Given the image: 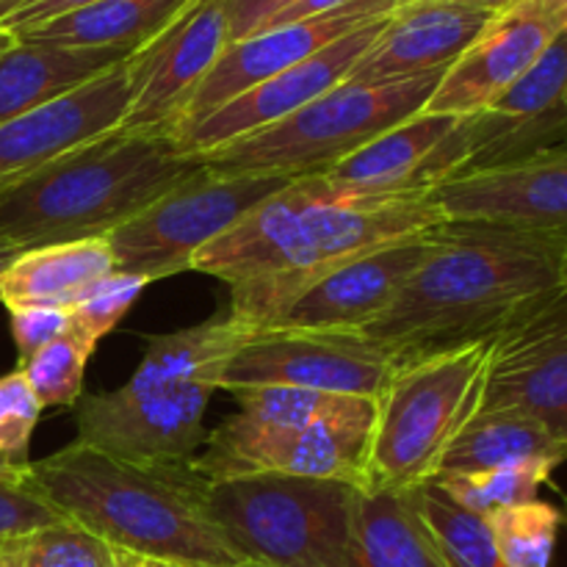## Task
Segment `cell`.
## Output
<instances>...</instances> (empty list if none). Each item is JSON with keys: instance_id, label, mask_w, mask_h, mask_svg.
<instances>
[{"instance_id": "6da1fadb", "label": "cell", "mask_w": 567, "mask_h": 567, "mask_svg": "<svg viewBox=\"0 0 567 567\" xmlns=\"http://www.w3.org/2000/svg\"><path fill=\"white\" fill-rule=\"evenodd\" d=\"M567 288V236L446 219L391 308L363 330L399 363L487 341Z\"/></svg>"}, {"instance_id": "7a4b0ae2", "label": "cell", "mask_w": 567, "mask_h": 567, "mask_svg": "<svg viewBox=\"0 0 567 567\" xmlns=\"http://www.w3.org/2000/svg\"><path fill=\"white\" fill-rule=\"evenodd\" d=\"M31 482L66 520L147 559L236 567L244 559L203 509L192 465L136 463L75 441L31 465Z\"/></svg>"}, {"instance_id": "3957f363", "label": "cell", "mask_w": 567, "mask_h": 567, "mask_svg": "<svg viewBox=\"0 0 567 567\" xmlns=\"http://www.w3.org/2000/svg\"><path fill=\"white\" fill-rule=\"evenodd\" d=\"M203 169L166 133L116 127L14 181L0 183V241L20 252L105 238Z\"/></svg>"}, {"instance_id": "277c9868", "label": "cell", "mask_w": 567, "mask_h": 567, "mask_svg": "<svg viewBox=\"0 0 567 567\" xmlns=\"http://www.w3.org/2000/svg\"><path fill=\"white\" fill-rule=\"evenodd\" d=\"M493 338L396 365L377 399L365 491H413L441 468L443 454L480 410Z\"/></svg>"}, {"instance_id": "5b68a950", "label": "cell", "mask_w": 567, "mask_h": 567, "mask_svg": "<svg viewBox=\"0 0 567 567\" xmlns=\"http://www.w3.org/2000/svg\"><path fill=\"white\" fill-rule=\"evenodd\" d=\"M446 221L435 192L354 197L316 175V199L305 210L280 271L230 288V316L249 330L275 324L321 277L354 258L421 236Z\"/></svg>"}, {"instance_id": "8992f818", "label": "cell", "mask_w": 567, "mask_h": 567, "mask_svg": "<svg viewBox=\"0 0 567 567\" xmlns=\"http://www.w3.org/2000/svg\"><path fill=\"white\" fill-rule=\"evenodd\" d=\"M360 493L338 480L252 474L208 482L203 509L244 563L343 567Z\"/></svg>"}, {"instance_id": "52a82bcc", "label": "cell", "mask_w": 567, "mask_h": 567, "mask_svg": "<svg viewBox=\"0 0 567 567\" xmlns=\"http://www.w3.org/2000/svg\"><path fill=\"white\" fill-rule=\"evenodd\" d=\"M443 72L391 83L343 81L258 133L197 155L216 175H321L371 138L421 114Z\"/></svg>"}, {"instance_id": "ba28073f", "label": "cell", "mask_w": 567, "mask_h": 567, "mask_svg": "<svg viewBox=\"0 0 567 567\" xmlns=\"http://www.w3.org/2000/svg\"><path fill=\"white\" fill-rule=\"evenodd\" d=\"M291 181L277 175H216L203 166L105 236L114 269L147 282L188 271L199 249Z\"/></svg>"}, {"instance_id": "9c48e42d", "label": "cell", "mask_w": 567, "mask_h": 567, "mask_svg": "<svg viewBox=\"0 0 567 567\" xmlns=\"http://www.w3.org/2000/svg\"><path fill=\"white\" fill-rule=\"evenodd\" d=\"M399 360L363 332L255 330L225 363L219 391L286 385L380 399Z\"/></svg>"}, {"instance_id": "30bf717a", "label": "cell", "mask_w": 567, "mask_h": 567, "mask_svg": "<svg viewBox=\"0 0 567 567\" xmlns=\"http://www.w3.org/2000/svg\"><path fill=\"white\" fill-rule=\"evenodd\" d=\"M369 426L310 424L269 426L230 415L208 432L205 446L188 460L194 474L208 482L252 474L338 480L365 491Z\"/></svg>"}, {"instance_id": "8fae6325", "label": "cell", "mask_w": 567, "mask_h": 567, "mask_svg": "<svg viewBox=\"0 0 567 567\" xmlns=\"http://www.w3.org/2000/svg\"><path fill=\"white\" fill-rule=\"evenodd\" d=\"M214 385H169L153 391L116 388L78 402V441L136 463L186 465L205 446V410Z\"/></svg>"}, {"instance_id": "7c38bea8", "label": "cell", "mask_w": 567, "mask_h": 567, "mask_svg": "<svg viewBox=\"0 0 567 567\" xmlns=\"http://www.w3.org/2000/svg\"><path fill=\"white\" fill-rule=\"evenodd\" d=\"M476 413L524 415L567 446V288L493 338Z\"/></svg>"}, {"instance_id": "4fadbf2b", "label": "cell", "mask_w": 567, "mask_h": 567, "mask_svg": "<svg viewBox=\"0 0 567 567\" xmlns=\"http://www.w3.org/2000/svg\"><path fill=\"white\" fill-rule=\"evenodd\" d=\"M567 144V31L491 109L463 116V158L454 177L518 164Z\"/></svg>"}, {"instance_id": "5bb4252c", "label": "cell", "mask_w": 567, "mask_h": 567, "mask_svg": "<svg viewBox=\"0 0 567 567\" xmlns=\"http://www.w3.org/2000/svg\"><path fill=\"white\" fill-rule=\"evenodd\" d=\"M227 44L225 0H192L153 42L125 61L131 103L120 131H169L181 105Z\"/></svg>"}, {"instance_id": "9a60e30c", "label": "cell", "mask_w": 567, "mask_h": 567, "mask_svg": "<svg viewBox=\"0 0 567 567\" xmlns=\"http://www.w3.org/2000/svg\"><path fill=\"white\" fill-rule=\"evenodd\" d=\"M388 17L391 14L377 17L369 25L336 39L332 44L321 48L319 53L308 55L299 64L277 72L269 81L247 89L244 94L233 97L230 103L210 111L203 120L177 127L169 136L175 138V144L186 155H205L225 147V144L238 142V138L249 136V133H258L264 127L275 125V122L286 120L293 111L313 103L316 97H321L330 89H336L338 83L347 81L354 64L363 59L371 42L380 37Z\"/></svg>"}, {"instance_id": "2e32d148", "label": "cell", "mask_w": 567, "mask_h": 567, "mask_svg": "<svg viewBox=\"0 0 567 567\" xmlns=\"http://www.w3.org/2000/svg\"><path fill=\"white\" fill-rule=\"evenodd\" d=\"M131 81L125 61L61 97L48 100L0 125V183L109 136L125 120Z\"/></svg>"}, {"instance_id": "e0dca14e", "label": "cell", "mask_w": 567, "mask_h": 567, "mask_svg": "<svg viewBox=\"0 0 567 567\" xmlns=\"http://www.w3.org/2000/svg\"><path fill=\"white\" fill-rule=\"evenodd\" d=\"M559 33L563 28L546 20L540 11L524 0H513L507 9L493 14L485 31L443 72L424 111L474 116L491 109L520 75H526Z\"/></svg>"}, {"instance_id": "ac0fdd59", "label": "cell", "mask_w": 567, "mask_h": 567, "mask_svg": "<svg viewBox=\"0 0 567 567\" xmlns=\"http://www.w3.org/2000/svg\"><path fill=\"white\" fill-rule=\"evenodd\" d=\"M446 219L567 236V144L518 164L452 177L435 188Z\"/></svg>"}, {"instance_id": "d6986e66", "label": "cell", "mask_w": 567, "mask_h": 567, "mask_svg": "<svg viewBox=\"0 0 567 567\" xmlns=\"http://www.w3.org/2000/svg\"><path fill=\"white\" fill-rule=\"evenodd\" d=\"M430 252V230L388 244L321 277L266 330L363 332L374 324Z\"/></svg>"}, {"instance_id": "ffe728a7", "label": "cell", "mask_w": 567, "mask_h": 567, "mask_svg": "<svg viewBox=\"0 0 567 567\" xmlns=\"http://www.w3.org/2000/svg\"><path fill=\"white\" fill-rule=\"evenodd\" d=\"M377 17L385 14H360V11H349V14H327L313 17V20L288 22V25L264 28V31L252 33V37L233 42L221 50L216 64L210 66L208 75L197 83L186 103L177 111L175 122L166 131H172L192 122L203 120L210 111L219 105L230 103L233 97L244 94L247 89L258 86V83L269 81L277 72L288 70V66L299 64L308 55L319 53L321 48L332 44L336 39L347 37V33L358 31V28L369 25Z\"/></svg>"}, {"instance_id": "44dd1931", "label": "cell", "mask_w": 567, "mask_h": 567, "mask_svg": "<svg viewBox=\"0 0 567 567\" xmlns=\"http://www.w3.org/2000/svg\"><path fill=\"white\" fill-rule=\"evenodd\" d=\"M496 11L452 3V0H419L391 11L380 37L354 64L347 81L391 83L404 78L446 72L471 42L485 31Z\"/></svg>"}, {"instance_id": "7402d4cb", "label": "cell", "mask_w": 567, "mask_h": 567, "mask_svg": "<svg viewBox=\"0 0 567 567\" xmlns=\"http://www.w3.org/2000/svg\"><path fill=\"white\" fill-rule=\"evenodd\" d=\"M313 199L316 175L293 177L286 188L255 205L236 225L199 249L192 269L216 277L230 288L275 275Z\"/></svg>"}, {"instance_id": "603a6c76", "label": "cell", "mask_w": 567, "mask_h": 567, "mask_svg": "<svg viewBox=\"0 0 567 567\" xmlns=\"http://www.w3.org/2000/svg\"><path fill=\"white\" fill-rule=\"evenodd\" d=\"M457 120L460 116L421 111L332 164L321 177L330 188L354 197L435 192L430 172L432 153Z\"/></svg>"}, {"instance_id": "cb8c5ba5", "label": "cell", "mask_w": 567, "mask_h": 567, "mask_svg": "<svg viewBox=\"0 0 567 567\" xmlns=\"http://www.w3.org/2000/svg\"><path fill=\"white\" fill-rule=\"evenodd\" d=\"M343 567H452L413 491H363Z\"/></svg>"}, {"instance_id": "d4e9b609", "label": "cell", "mask_w": 567, "mask_h": 567, "mask_svg": "<svg viewBox=\"0 0 567 567\" xmlns=\"http://www.w3.org/2000/svg\"><path fill=\"white\" fill-rule=\"evenodd\" d=\"M127 59L131 53L125 50L64 48L17 39L6 53H0V125L72 92Z\"/></svg>"}, {"instance_id": "484cf974", "label": "cell", "mask_w": 567, "mask_h": 567, "mask_svg": "<svg viewBox=\"0 0 567 567\" xmlns=\"http://www.w3.org/2000/svg\"><path fill=\"white\" fill-rule=\"evenodd\" d=\"M114 255L105 238L25 249L0 277L6 308H72L94 282L114 275Z\"/></svg>"}, {"instance_id": "4316f807", "label": "cell", "mask_w": 567, "mask_h": 567, "mask_svg": "<svg viewBox=\"0 0 567 567\" xmlns=\"http://www.w3.org/2000/svg\"><path fill=\"white\" fill-rule=\"evenodd\" d=\"M255 330L244 327L227 313L210 316L203 324L186 327L164 336H150L142 363L122 388L127 391H153L169 385H214L219 391V377L227 360L238 352Z\"/></svg>"}, {"instance_id": "83f0119b", "label": "cell", "mask_w": 567, "mask_h": 567, "mask_svg": "<svg viewBox=\"0 0 567 567\" xmlns=\"http://www.w3.org/2000/svg\"><path fill=\"white\" fill-rule=\"evenodd\" d=\"M188 3L192 0H97L14 33V39L136 53L153 42Z\"/></svg>"}, {"instance_id": "f1b7e54d", "label": "cell", "mask_w": 567, "mask_h": 567, "mask_svg": "<svg viewBox=\"0 0 567 567\" xmlns=\"http://www.w3.org/2000/svg\"><path fill=\"white\" fill-rule=\"evenodd\" d=\"M520 463H554L559 468L567 463V446L524 415L476 413L443 454L437 474H468Z\"/></svg>"}, {"instance_id": "f546056e", "label": "cell", "mask_w": 567, "mask_h": 567, "mask_svg": "<svg viewBox=\"0 0 567 567\" xmlns=\"http://www.w3.org/2000/svg\"><path fill=\"white\" fill-rule=\"evenodd\" d=\"M238 404V415L255 424L269 426H310L343 424L374 430L377 402L360 396L305 391V388L258 385L230 391Z\"/></svg>"}, {"instance_id": "4dcf8cb0", "label": "cell", "mask_w": 567, "mask_h": 567, "mask_svg": "<svg viewBox=\"0 0 567 567\" xmlns=\"http://www.w3.org/2000/svg\"><path fill=\"white\" fill-rule=\"evenodd\" d=\"M554 471H557L554 463H520L487 471H468V474H437L430 482H435L463 509L487 518L496 509L535 502Z\"/></svg>"}, {"instance_id": "1f68e13d", "label": "cell", "mask_w": 567, "mask_h": 567, "mask_svg": "<svg viewBox=\"0 0 567 567\" xmlns=\"http://www.w3.org/2000/svg\"><path fill=\"white\" fill-rule=\"evenodd\" d=\"M415 498L452 567H507L498 557L491 526L482 515L468 513L446 496L435 482L415 487Z\"/></svg>"}, {"instance_id": "d6a6232c", "label": "cell", "mask_w": 567, "mask_h": 567, "mask_svg": "<svg viewBox=\"0 0 567 567\" xmlns=\"http://www.w3.org/2000/svg\"><path fill=\"white\" fill-rule=\"evenodd\" d=\"M493 543L507 567H551L563 513L554 504L524 502L487 515Z\"/></svg>"}, {"instance_id": "836d02e7", "label": "cell", "mask_w": 567, "mask_h": 567, "mask_svg": "<svg viewBox=\"0 0 567 567\" xmlns=\"http://www.w3.org/2000/svg\"><path fill=\"white\" fill-rule=\"evenodd\" d=\"M20 567H136V554L111 546L75 520L42 526L17 540Z\"/></svg>"}, {"instance_id": "e575fe53", "label": "cell", "mask_w": 567, "mask_h": 567, "mask_svg": "<svg viewBox=\"0 0 567 567\" xmlns=\"http://www.w3.org/2000/svg\"><path fill=\"white\" fill-rule=\"evenodd\" d=\"M97 347L83 341L78 332H64L31 354L28 360H20L17 369L25 374L33 396L44 408H75L83 396V380H86L89 358Z\"/></svg>"}, {"instance_id": "d590c367", "label": "cell", "mask_w": 567, "mask_h": 567, "mask_svg": "<svg viewBox=\"0 0 567 567\" xmlns=\"http://www.w3.org/2000/svg\"><path fill=\"white\" fill-rule=\"evenodd\" d=\"M42 415V404L33 396L20 369L0 377V471L31 474V437Z\"/></svg>"}, {"instance_id": "8d00e7d4", "label": "cell", "mask_w": 567, "mask_h": 567, "mask_svg": "<svg viewBox=\"0 0 567 567\" xmlns=\"http://www.w3.org/2000/svg\"><path fill=\"white\" fill-rule=\"evenodd\" d=\"M150 282L144 277L136 275H114L103 277L100 282H94L81 299L70 308L72 324L70 330L78 332L83 341H89L92 347H97L116 324L127 316V310L136 305V299L142 297V291Z\"/></svg>"}, {"instance_id": "74e56055", "label": "cell", "mask_w": 567, "mask_h": 567, "mask_svg": "<svg viewBox=\"0 0 567 567\" xmlns=\"http://www.w3.org/2000/svg\"><path fill=\"white\" fill-rule=\"evenodd\" d=\"M59 520H64V515L33 487L31 474L0 471V543L22 540Z\"/></svg>"}, {"instance_id": "f35d334b", "label": "cell", "mask_w": 567, "mask_h": 567, "mask_svg": "<svg viewBox=\"0 0 567 567\" xmlns=\"http://www.w3.org/2000/svg\"><path fill=\"white\" fill-rule=\"evenodd\" d=\"M70 308H42V305H33V308L9 310L11 338H14L20 360H28L31 354H37L39 349L53 343L55 338L70 332Z\"/></svg>"}, {"instance_id": "ab89813d", "label": "cell", "mask_w": 567, "mask_h": 567, "mask_svg": "<svg viewBox=\"0 0 567 567\" xmlns=\"http://www.w3.org/2000/svg\"><path fill=\"white\" fill-rule=\"evenodd\" d=\"M293 3L297 0H225L227 39L233 44L264 31L277 14H282Z\"/></svg>"}, {"instance_id": "60d3db41", "label": "cell", "mask_w": 567, "mask_h": 567, "mask_svg": "<svg viewBox=\"0 0 567 567\" xmlns=\"http://www.w3.org/2000/svg\"><path fill=\"white\" fill-rule=\"evenodd\" d=\"M396 6L399 0H297L282 14H277L266 28L313 20V17L327 14H349V11H360V14H391Z\"/></svg>"}, {"instance_id": "b9f144b4", "label": "cell", "mask_w": 567, "mask_h": 567, "mask_svg": "<svg viewBox=\"0 0 567 567\" xmlns=\"http://www.w3.org/2000/svg\"><path fill=\"white\" fill-rule=\"evenodd\" d=\"M89 3H97V0H31V3H25L22 9L11 11L6 20H0V28L14 37V33L28 31V28H33V25H42V22L53 20V17L66 14V11L83 9V6H89Z\"/></svg>"}, {"instance_id": "7bdbcfd3", "label": "cell", "mask_w": 567, "mask_h": 567, "mask_svg": "<svg viewBox=\"0 0 567 567\" xmlns=\"http://www.w3.org/2000/svg\"><path fill=\"white\" fill-rule=\"evenodd\" d=\"M524 3H529L546 20H551L554 25L567 31V0H524Z\"/></svg>"}, {"instance_id": "ee69618b", "label": "cell", "mask_w": 567, "mask_h": 567, "mask_svg": "<svg viewBox=\"0 0 567 567\" xmlns=\"http://www.w3.org/2000/svg\"><path fill=\"white\" fill-rule=\"evenodd\" d=\"M452 3L474 6V9H485V11H502V9H507L513 0H452Z\"/></svg>"}, {"instance_id": "f6af8a7d", "label": "cell", "mask_w": 567, "mask_h": 567, "mask_svg": "<svg viewBox=\"0 0 567 567\" xmlns=\"http://www.w3.org/2000/svg\"><path fill=\"white\" fill-rule=\"evenodd\" d=\"M0 567H20V557H17V540L3 543V546H0Z\"/></svg>"}, {"instance_id": "bcb514c9", "label": "cell", "mask_w": 567, "mask_h": 567, "mask_svg": "<svg viewBox=\"0 0 567 567\" xmlns=\"http://www.w3.org/2000/svg\"><path fill=\"white\" fill-rule=\"evenodd\" d=\"M17 255H20V249L11 247V244H6V241H0V277H3V271L14 264Z\"/></svg>"}, {"instance_id": "7dc6e473", "label": "cell", "mask_w": 567, "mask_h": 567, "mask_svg": "<svg viewBox=\"0 0 567 567\" xmlns=\"http://www.w3.org/2000/svg\"><path fill=\"white\" fill-rule=\"evenodd\" d=\"M136 567H194V565H183V563H169V559H147L138 557Z\"/></svg>"}, {"instance_id": "c3c4849f", "label": "cell", "mask_w": 567, "mask_h": 567, "mask_svg": "<svg viewBox=\"0 0 567 567\" xmlns=\"http://www.w3.org/2000/svg\"><path fill=\"white\" fill-rule=\"evenodd\" d=\"M25 3H31V0H0V20H6V17L11 14V11L22 9Z\"/></svg>"}, {"instance_id": "681fc988", "label": "cell", "mask_w": 567, "mask_h": 567, "mask_svg": "<svg viewBox=\"0 0 567 567\" xmlns=\"http://www.w3.org/2000/svg\"><path fill=\"white\" fill-rule=\"evenodd\" d=\"M14 42H17V39L11 37L9 31H3V28H0V53H6V50H9Z\"/></svg>"}, {"instance_id": "f907efd6", "label": "cell", "mask_w": 567, "mask_h": 567, "mask_svg": "<svg viewBox=\"0 0 567 567\" xmlns=\"http://www.w3.org/2000/svg\"><path fill=\"white\" fill-rule=\"evenodd\" d=\"M236 567H269V565H260V563H241V565H236Z\"/></svg>"}, {"instance_id": "816d5d0a", "label": "cell", "mask_w": 567, "mask_h": 567, "mask_svg": "<svg viewBox=\"0 0 567 567\" xmlns=\"http://www.w3.org/2000/svg\"><path fill=\"white\" fill-rule=\"evenodd\" d=\"M404 3H419V0H399V6H404Z\"/></svg>"}, {"instance_id": "f5cc1de1", "label": "cell", "mask_w": 567, "mask_h": 567, "mask_svg": "<svg viewBox=\"0 0 567 567\" xmlns=\"http://www.w3.org/2000/svg\"><path fill=\"white\" fill-rule=\"evenodd\" d=\"M563 520L567 524V496H565V513H563Z\"/></svg>"}, {"instance_id": "db71d44e", "label": "cell", "mask_w": 567, "mask_h": 567, "mask_svg": "<svg viewBox=\"0 0 567 567\" xmlns=\"http://www.w3.org/2000/svg\"><path fill=\"white\" fill-rule=\"evenodd\" d=\"M0 546H3V543H0Z\"/></svg>"}]
</instances>
